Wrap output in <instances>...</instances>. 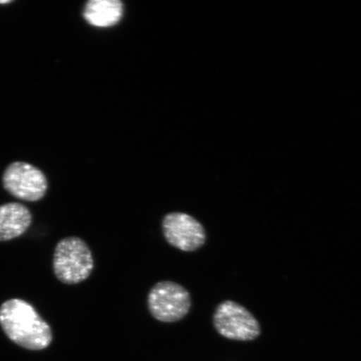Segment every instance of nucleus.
I'll use <instances>...</instances> for the list:
<instances>
[{"label": "nucleus", "mask_w": 361, "mask_h": 361, "mask_svg": "<svg viewBox=\"0 0 361 361\" xmlns=\"http://www.w3.org/2000/svg\"><path fill=\"white\" fill-rule=\"evenodd\" d=\"M0 326L11 341L27 350L47 349L53 341L51 326L23 300H8L0 306Z\"/></svg>", "instance_id": "nucleus-1"}, {"label": "nucleus", "mask_w": 361, "mask_h": 361, "mask_svg": "<svg viewBox=\"0 0 361 361\" xmlns=\"http://www.w3.org/2000/svg\"><path fill=\"white\" fill-rule=\"evenodd\" d=\"M92 252L83 239L68 237L57 243L53 269L63 283L76 284L87 279L94 269Z\"/></svg>", "instance_id": "nucleus-2"}, {"label": "nucleus", "mask_w": 361, "mask_h": 361, "mask_svg": "<svg viewBox=\"0 0 361 361\" xmlns=\"http://www.w3.org/2000/svg\"><path fill=\"white\" fill-rule=\"evenodd\" d=\"M147 307L149 312L158 322H178L186 317L191 310L190 293L173 281L158 282L149 291Z\"/></svg>", "instance_id": "nucleus-3"}, {"label": "nucleus", "mask_w": 361, "mask_h": 361, "mask_svg": "<svg viewBox=\"0 0 361 361\" xmlns=\"http://www.w3.org/2000/svg\"><path fill=\"white\" fill-rule=\"evenodd\" d=\"M214 324L219 335L238 341L255 340L260 335V326L250 311L232 300H226L215 310Z\"/></svg>", "instance_id": "nucleus-4"}, {"label": "nucleus", "mask_w": 361, "mask_h": 361, "mask_svg": "<svg viewBox=\"0 0 361 361\" xmlns=\"http://www.w3.org/2000/svg\"><path fill=\"white\" fill-rule=\"evenodd\" d=\"M3 186L12 196L23 201L42 200L48 189L43 171L24 161L13 162L4 171Z\"/></svg>", "instance_id": "nucleus-5"}, {"label": "nucleus", "mask_w": 361, "mask_h": 361, "mask_svg": "<svg viewBox=\"0 0 361 361\" xmlns=\"http://www.w3.org/2000/svg\"><path fill=\"white\" fill-rule=\"evenodd\" d=\"M161 229L166 242L183 252L197 251L206 243L204 227L188 214L174 212L166 214L162 219Z\"/></svg>", "instance_id": "nucleus-6"}, {"label": "nucleus", "mask_w": 361, "mask_h": 361, "mask_svg": "<svg viewBox=\"0 0 361 361\" xmlns=\"http://www.w3.org/2000/svg\"><path fill=\"white\" fill-rule=\"evenodd\" d=\"M32 223L28 207L19 202L0 206V242L10 241L24 234Z\"/></svg>", "instance_id": "nucleus-7"}, {"label": "nucleus", "mask_w": 361, "mask_h": 361, "mask_svg": "<svg viewBox=\"0 0 361 361\" xmlns=\"http://www.w3.org/2000/svg\"><path fill=\"white\" fill-rule=\"evenodd\" d=\"M123 13V4L118 0H92L85 6L83 15L93 26L110 27L119 22Z\"/></svg>", "instance_id": "nucleus-8"}, {"label": "nucleus", "mask_w": 361, "mask_h": 361, "mask_svg": "<svg viewBox=\"0 0 361 361\" xmlns=\"http://www.w3.org/2000/svg\"><path fill=\"white\" fill-rule=\"evenodd\" d=\"M12 1H8V0H6V1H0V4H8V3H11Z\"/></svg>", "instance_id": "nucleus-9"}]
</instances>
